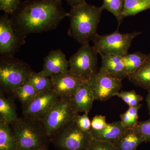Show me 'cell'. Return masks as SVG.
<instances>
[{"instance_id":"cell-34","label":"cell","mask_w":150,"mask_h":150,"mask_svg":"<svg viewBox=\"0 0 150 150\" xmlns=\"http://www.w3.org/2000/svg\"><path fill=\"white\" fill-rule=\"evenodd\" d=\"M146 101L147 103V107L149 110V114L150 115V90L148 91V93L147 96Z\"/></svg>"},{"instance_id":"cell-27","label":"cell","mask_w":150,"mask_h":150,"mask_svg":"<svg viewBox=\"0 0 150 150\" xmlns=\"http://www.w3.org/2000/svg\"><path fill=\"white\" fill-rule=\"evenodd\" d=\"M117 96L123 100L129 107L137 106L143 99V96L137 94L134 90L121 91Z\"/></svg>"},{"instance_id":"cell-24","label":"cell","mask_w":150,"mask_h":150,"mask_svg":"<svg viewBox=\"0 0 150 150\" xmlns=\"http://www.w3.org/2000/svg\"><path fill=\"white\" fill-rule=\"evenodd\" d=\"M28 81L32 85L38 93L53 88L51 77L46 76L41 71L39 72H33Z\"/></svg>"},{"instance_id":"cell-30","label":"cell","mask_w":150,"mask_h":150,"mask_svg":"<svg viewBox=\"0 0 150 150\" xmlns=\"http://www.w3.org/2000/svg\"><path fill=\"white\" fill-rule=\"evenodd\" d=\"M88 112H84V114L81 115L77 114L75 116L74 121L82 130L89 131L91 129V122L88 116Z\"/></svg>"},{"instance_id":"cell-12","label":"cell","mask_w":150,"mask_h":150,"mask_svg":"<svg viewBox=\"0 0 150 150\" xmlns=\"http://www.w3.org/2000/svg\"><path fill=\"white\" fill-rule=\"evenodd\" d=\"M53 89L60 98H71L83 80L69 71L51 77Z\"/></svg>"},{"instance_id":"cell-1","label":"cell","mask_w":150,"mask_h":150,"mask_svg":"<svg viewBox=\"0 0 150 150\" xmlns=\"http://www.w3.org/2000/svg\"><path fill=\"white\" fill-rule=\"evenodd\" d=\"M10 19L14 30L25 39L30 33L56 29L67 16L62 0H27L21 2Z\"/></svg>"},{"instance_id":"cell-19","label":"cell","mask_w":150,"mask_h":150,"mask_svg":"<svg viewBox=\"0 0 150 150\" xmlns=\"http://www.w3.org/2000/svg\"><path fill=\"white\" fill-rule=\"evenodd\" d=\"M13 100L0 93V121L12 124L18 119Z\"/></svg>"},{"instance_id":"cell-31","label":"cell","mask_w":150,"mask_h":150,"mask_svg":"<svg viewBox=\"0 0 150 150\" xmlns=\"http://www.w3.org/2000/svg\"><path fill=\"white\" fill-rule=\"evenodd\" d=\"M136 127L141 132L145 142H150V118L146 121H139Z\"/></svg>"},{"instance_id":"cell-25","label":"cell","mask_w":150,"mask_h":150,"mask_svg":"<svg viewBox=\"0 0 150 150\" xmlns=\"http://www.w3.org/2000/svg\"><path fill=\"white\" fill-rule=\"evenodd\" d=\"M125 0H103L101 6L103 10L110 12L115 16L118 21V25L123 21V6Z\"/></svg>"},{"instance_id":"cell-2","label":"cell","mask_w":150,"mask_h":150,"mask_svg":"<svg viewBox=\"0 0 150 150\" xmlns=\"http://www.w3.org/2000/svg\"><path fill=\"white\" fill-rule=\"evenodd\" d=\"M103 9L84 1L71 7L67 16L70 20L68 34L78 43H89L97 34Z\"/></svg>"},{"instance_id":"cell-22","label":"cell","mask_w":150,"mask_h":150,"mask_svg":"<svg viewBox=\"0 0 150 150\" xmlns=\"http://www.w3.org/2000/svg\"><path fill=\"white\" fill-rule=\"evenodd\" d=\"M150 8V1L145 0H125L123 17L133 16Z\"/></svg>"},{"instance_id":"cell-36","label":"cell","mask_w":150,"mask_h":150,"mask_svg":"<svg viewBox=\"0 0 150 150\" xmlns=\"http://www.w3.org/2000/svg\"><path fill=\"white\" fill-rule=\"evenodd\" d=\"M145 1H150V0H145Z\"/></svg>"},{"instance_id":"cell-17","label":"cell","mask_w":150,"mask_h":150,"mask_svg":"<svg viewBox=\"0 0 150 150\" xmlns=\"http://www.w3.org/2000/svg\"><path fill=\"white\" fill-rule=\"evenodd\" d=\"M144 142V137L136 127L126 129L113 144L118 150H136L137 147Z\"/></svg>"},{"instance_id":"cell-11","label":"cell","mask_w":150,"mask_h":150,"mask_svg":"<svg viewBox=\"0 0 150 150\" xmlns=\"http://www.w3.org/2000/svg\"><path fill=\"white\" fill-rule=\"evenodd\" d=\"M25 39L16 34L11 23L8 15L5 13L0 17L1 56H14L22 45Z\"/></svg>"},{"instance_id":"cell-18","label":"cell","mask_w":150,"mask_h":150,"mask_svg":"<svg viewBox=\"0 0 150 150\" xmlns=\"http://www.w3.org/2000/svg\"><path fill=\"white\" fill-rule=\"evenodd\" d=\"M135 85L148 91L150 90V54L142 64L128 77Z\"/></svg>"},{"instance_id":"cell-23","label":"cell","mask_w":150,"mask_h":150,"mask_svg":"<svg viewBox=\"0 0 150 150\" xmlns=\"http://www.w3.org/2000/svg\"><path fill=\"white\" fill-rule=\"evenodd\" d=\"M11 92L18 98L23 105L30 102L38 93V92L28 81L15 88Z\"/></svg>"},{"instance_id":"cell-32","label":"cell","mask_w":150,"mask_h":150,"mask_svg":"<svg viewBox=\"0 0 150 150\" xmlns=\"http://www.w3.org/2000/svg\"><path fill=\"white\" fill-rule=\"evenodd\" d=\"M107 123L105 116L96 115L93 118L91 122V129L94 130H101L104 129Z\"/></svg>"},{"instance_id":"cell-10","label":"cell","mask_w":150,"mask_h":150,"mask_svg":"<svg viewBox=\"0 0 150 150\" xmlns=\"http://www.w3.org/2000/svg\"><path fill=\"white\" fill-rule=\"evenodd\" d=\"M87 81L95 100L100 101H106L117 96L122 87V81L100 71L92 75Z\"/></svg>"},{"instance_id":"cell-4","label":"cell","mask_w":150,"mask_h":150,"mask_svg":"<svg viewBox=\"0 0 150 150\" xmlns=\"http://www.w3.org/2000/svg\"><path fill=\"white\" fill-rule=\"evenodd\" d=\"M33 72L30 67L22 60L14 56H1L0 85L5 90L12 92L24 84Z\"/></svg>"},{"instance_id":"cell-9","label":"cell","mask_w":150,"mask_h":150,"mask_svg":"<svg viewBox=\"0 0 150 150\" xmlns=\"http://www.w3.org/2000/svg\"><path fill=\"white\" fill-rule=\"evenodd\" d=\"M60 99L53 88L38 93L30 102L23 105V113L25 118L41 122Z\"/></svg>"},{"instance_id":"cell-35","label":"cell","mask_w":150,"mask_h":150,"mask_svg":"<svg viewBox=\"0 0 150 150\" xmlns=\"http://www.w3.org/2000/svg\"><path fill=\"white\" fill-rule=\"evenodd\" d=\"M32 150H46V147L38 148V149H35Z\"/></svg>"},{"instance_id":"cell-5","label":"cell","mask_w":150,"mask_h":150,"mask_svg":"<svg viewBox=\"0 0 150 150\" xmlns=\"http://www.w3.org/2000/svg\"><path fill=\"white\" fill-rule=\"evenodd\" d=\"M142 33H122L117 30L107 35L97 33L92 40L93 46L98 54L123 56L128 54L133 40Z\"/></svg>"},{"instance_id":"cell-15","label":"cell","mask_w":150,"mask_h":150,"mask_svg":"<svg viewBox=\"0 0 150 150\" xmlns=\"http://www.w3.org/2000/svg\"><path fill=\"white\" fill-rule=\"evenodd\" d=\"M71 100L72 105L77 113L90 111L95 100L87 81H83Z\"/></svg>"},{"instance_id":"cell-6","label":"cell","mask_w":150,"mask_h":150,"mask_svg":"<svg viewBox=\"0 0 150 150\" xmlns=\"http://www.w3.org/2000/svg\"><path fill=\"white\" fill-rule=\"evenodd\" d=\"M77 114L72 105L71 98H60L41 122L47 136L51 137L74 121Z\"/></svg>"},{"instance_id":"cell-33","label":"cell","mask_w":150,"mask_h":150,"mask_svg":"<svg viewBox=\"0 0 150 150\" xmlns=\"http://www.w3.org/2000/svg\"><path fill=\"white\" fill-rule=\"evenodd\" d=\"M66 1L68 4L71 7H72L73 6L83 2L84 1H86V0H66Z\"/></svg>"},{"instance_id":"cell-16","label":"cell","mask_w":150,"mask_h":150,"mask_svg":"<svg viewBox=\"0 0 150 150\" xmlns=\"http://www.w3.org/2000/svg\"><path fill=\"white\" fill-rule=\"evenodd\" d=\"M121 121H118L111 123H108L104 128L100 130H94L91 129L90 134L92 139L102 140L114 143L126 130Z\"/></svg>"},{"instance_id":"cell-13","label":"cell","mask_w":150,"mask_h":150,"mask_svg":"<svg viewBox=\"0 0 150 150\" xmlns=\"http://www.w3.org/2000/svg\"><path fill=\"white\" fill-rule=\"evenodd\" d=\"M69 70V60L60 49L52 50L44 59L43 69L41 70L46 76L51 77Z\"/></svg>"},{"instance_id":"cell-7","label":"cell","mask_w":150,"mask_h":150,"mask_svg":"<svg viewBox=\"0 0 150 150\" xmlns=\"http://www.w3.org/2000/svg\"><path fill=\"white\" fill-rule=\"evenodd\" d=\"M53 137L54 145L61 150H87L92 139L89 131L82 130L74 121Z\"/></svg>"},{"instance_id":"cell-21","label":"cell","mask_w":150,"mask_h":150,"mask_svg":"<svg viewBox=\"0 0 150 150\" xmlns=\"http://www.w3.org/2000/svg\"><path fill=\"white\" fill-rule=\"evenodd\" d=\"M147 57V55L141 52L128 54L123 56V61L128 77L139 69Z\"/></svg>"},{"instance_id":"cell-3","label":"cell","mask_w":150,"mask_h":150,"mask_svg":"<svg viewBox=\"0 0 150 150\" xmlns=\"http://www.w3.org/2000/svg\"><path fill=\"white\" fill-rule=\"evenodd\" d=\"M17 150H32L46 147L47 136L41 122L23 117L12 124Z\"/></svg>"},{"instance_id":"cell-28","label":"cell","mask_w":150,"mask_h":150,"mask_svg":"<svg viewBox=\"0 0 150 150\" xmlns=\"http://www.w3.org/2000/svg\"><path fill=\"white\" fill-rule=\"evenodd\" d=\"M20 0H0V10L11 15L21 4Z\"/></svg>"},{"instance_id":"cell-14","label":"cell","mask_w":150,"mask_h":150,"mask_svg":"<svg viewBox=\"0 0 150 150\" xmlns=\"http://www.w3.org/2000/svg\"><path fill=\"white\" fill-rule=\"evenodd\" d=\"M101 65L99 71L122 81L128 78L123 56L100 54Z\"/></svg>"},{"instance_id":"cell-26","label":"cell","mask_w":150,"mask_h":150,"mask_svg":"<svg viewBox=\"0 0 150 150\" xmlns=\"http://www.w3.org/2000/svg\"><path fill=\"white\" fill-rule=\"evenodd\" d=\"M142 107V104L138 105L135 107H130L127 111L121 115V121L126 128L136 127L139 121L138 112Z\"/></svg>"},{"instance_id":"cell-29","label":"cell","mask_w":150,"mask_h":150,"mask_svg":"<svg viewBox=\"0 0 150 150\" xmlns=\"http://www.w3.org/2000/svg\"><path fill=\"white\" fill-rule=\"evenodd\" d=\"M87 150H118L110 142L92 139Z\"/></svg>"},{"instance_id":"cell-8","label":"cell","mask_w":150,"mask_h":150,"mask_svg":"<svg viewBox=\"0 0 150 150\" xmlns=\"http://www.w3.org/2000/svg\"><path fill=\"white\" fill-rule=\"evenodd\" d=\"M89 43L82 44L69 60V71L83 81H87L97 71V54Z\"/></svg>"},{"instance_id":"cell-20","label":"cell","mask_w":150,"mask_h":150,"mask_svg":"<svg viewBox=\"0 0 150 150\" xmlns=\"http://www.w3.org/2000/svg\"><path fill=\"white\" fill-rule=\"evenodd\" d=\"M9 125L0 121V150H17L16 138Z\"/></svg>"}]
</instances>
